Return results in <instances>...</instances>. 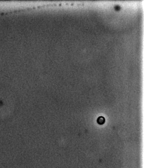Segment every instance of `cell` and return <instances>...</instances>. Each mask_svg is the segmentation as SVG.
Masks as SVG:
<instances>
[{
	"label": "cell",
	"instance_id": "obj_1",
	"mask_svg": "<svg viewBox=\"0 0 144 168\" xmlns=\"http://www.w3.org/2000/svg\"><path fill=\"white\" fill-rule=\"evenodd\" d=\"M104 122H105V119H104V118H103V117H101L98 118V123L99 124H104Z\"/></svg>",
	"mask_w": 144,
	"mask_h": 168
}]
</instances>
